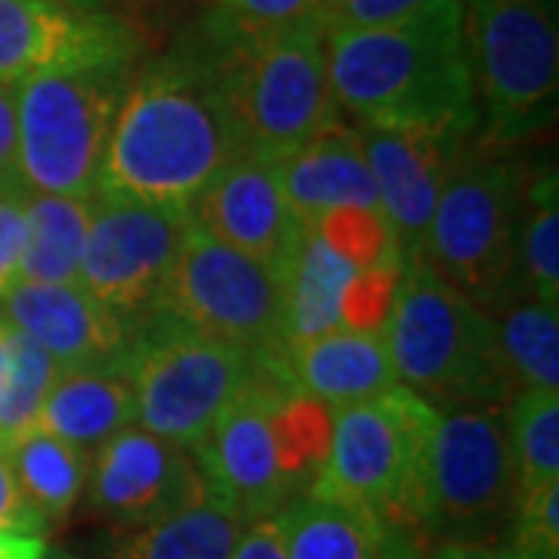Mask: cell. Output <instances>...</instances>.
<instances>
[{
  "label": "cell",
  "instance_id": "6da1fadb",
  "mask_svg": "<svg viewBox=\"0 0 559 559\" xmlns=\"http://www.w3.org/2000/svg\"><path fill=\"white\" fill-rule=\"evenodd\" d=\"M326 75L355 124L476 140L479 100L463 38V0H432L414 16L326 32Z\"/></svg>",
  "mask_w": 559,
  "mask_h": 559
},
{
  "label": "cell",
  "instance_id": "7a4b0ae2",
  "mask_svg": "<svg viewBox=\"0 0 559 559\" xmlns=\"http://www.w3.org/2000/svg\"><path fill=\"white\" fill-rule=\"evenodd\" d=\"M242 143L209 50L131 75L100 168V190L190 209Z\"/></svg>",
  "mask_w": 559,
  "mask_h": 559
},
{
  "label": "cell",
  "instance_id": "3957f363",
  "mask_svg": "<svg viewBox=\"0 0 559 559\" xmlns=\"http://www.w3.org/2000/svg\"><path fill=\"white\" fill-rule=\"evenodd\" d=\"M205 50L246 159L274 165L342 119L326 75L323 20L249 28L221 16Z\"/></svg>",
  "mask_w": 559,
  "mask_h": 559
},
{
  "label": "cell",
  "instance_id": "277c9868",
  "mask_svg": "<svg viewBox=\"0 0 559 559\" xmlns=\"http://www.w3.org/2000/svg\"><path fill=\"white\" fill-rule=\"evenodd\" d=\"M382 342L399 385L448 411H503L513 385L500 360L491 314L423 261H404Z\"/></svg>",
  "mask_w": 559,
  "mask_h": 559
},
{
  "label": "cell",
  "instance_id": "5b68a950",
  "mask_svg": "<svg viewBox=\"0 0 559 559\" xmlns=\"http://www.w3.org/2000/svg\"><path fill=\"white\" fill-rule=\"evenodd\" d=\"M481 146H516L557 119L559 0H463Z\"/></svg>",
  "mask_w": 559,
  "mask_h": 559
},
{
  "label": "cell",
  "instance_id": "8992f818",
  "mask_svg": "<svg viewBox=\"0 0 559 559\" xmlns=\"http://www.w3.org/2000/svg\"><path fill=\"white\" fill-rule=\"evenodd\" d=\"M131 84V62L40 72L16 84L20 178L28 193L97 197L112 124Z\"/></svg>",
  "mask_w": 559,
  "mask_h": 559
},
{
  "label": "cell",
  "instance_id": "52a82bcc",
  "mask_svg": "<svg viewBox=\"0 0 559 559\" xmlns=\"http://www.w3.org/2000/svg\"><path fill=\"white\" fill-rule=\"evenodd\" d=\"M264 358L274 355L209 340L153 311V320L131 333L121 360L134 385L138 426L193 451L224 411L246 395Z\"/></svg>",
  "mask_w": 559,
  "mask_h": 559
},
{
  "label": "cell",
  "instance_id": "ba28073f",
  "mask_svg": "<svg viewBox=\"0 0 559 559\" xmlns=\"http://www.w3.org/2000/svg\"><path fill=\"white\" fill-rule=\"evenodd\" d=\"M436 419L439 411L404 385L333 411L330 454L308 495L373 513L426 547L417 522V476Z\"/></svg>",
  "mask_w": 559,
  "mask_h": 559
},
{
  "label": "cell",
  "instance_id": "9c48e42d",
  "mask_svg": "<svg viewBox=\"0 0 559 559\" xmlns=\"http://www.w3.org/2000/svg\"><path fill=\"white\" fill-rule=\"evenodd\" d=\"M516 503L520 476L503 411L439 414L417 476V522L426 547L441 540L503 544Z\"/></svg>",
  "mask_w": 559,
  "mask_h": 559
},
{
  "label": "cell",
  "instance_id": "30bf717a",
  "mask_svg": "<svg viewBox=\"0 0 559 559\" xmlns=\"http://www.w3.org/2000/svg\"><path fill=\"white\" fill-rule=\"evenodd\" d=\"M520 165L466 150L441 187L417 261L485 311L516 280L522 215Z\"/></svg>",
  "mask_w": 559,
  "mask_h": 559
},
{
  "label": "cell",
  "instance_id": "8fae6325",
  "mask_svg": "<svg viewBox=\"0 0 559 559\" xmlns=\"http://www.w3.org/2000/svg\"><path fill=\"white\" fill-rule=\"evenodd\" d=\"M153 311L209 340L230 342L255 355L286 352L283 280L197 227H190L180 242Z\"/></svg>",
  "mask_w": 559,
  "mask_h": 559
},
{
  "label": "cell",
  "instance_id": "7c38bea8",
  "mask_svg": "<svg viewBox=\"0 0 559 559\" xmlns=\"http://www.w3.org/2000/svg\"><path fill=\"white\" fill-rule=\"evenodd\" d=\"M190 227L187 209L100 190L81 252L79 286L121 318L153 311Z\"/></svg>",
  "mask_w": 559,
  "mask_h": 559
},
{
  "label": "cell",
  "instance_id": "4fadbf2b",
  "mask_svg": "<svg viewBox=\"0 0 559 559\" xmlns=\"http://www.w3.org/2000/svg\"><path fill=\"white\" fill-rule=\"evenodd\" d=\"M296 385L286 373L283 355L264 358L255 382L234 407L212 426V432L193 448L205 485L218 495L246 525L274 520L296 495L283 479L277 448L271 436L274 401Z\"/></svg>",
  "mask_w": 559,
  "mask_h": 559
},
{
  "label": "cell",
  "instance_id": "5bb4252c",
  "mask_svg": "<svg viewBox=\"0 0 559 559\" xmlns=\"http://www.w3.org/2000/svg\"><path fill=\"white\" fill-rule=\"evenodd\" d=\"M140 40L119 13L75 10L60 0H0V84L16 87L40 72L134 62Z\"/></svg>",
  "mask_w": 559,
  "mask_h": 559
},
{
  "label": "cell",
  "instance_id": "9a60e30c",
  "mask_svg": "<svg viewBox=\"0 0 559 559\" xmlns=\"http://www.w3.org/2000/svg\"><path fill=\"white\" fill-rule=\"evenodd\" d=\"M187 212L197 230L255 259L280 280H286L311 234V224L283 197L274 165L246 156L230 162Z\"/></svg>",
  "mask_w": 559,
  "mask_h": 559
},
{
  "label": "cell",
  "instance_id": "2e32d148",
  "mask_svg": "<svg viewBox=\"0 0 559 559\" xmlns=\"http://www.w3.org/2000/svg\"><path fill=\"white\" fill-rule=\"evenodd\" d=\"M202 488L205 479L193 451L131 426L91 460L84 491L97 516L116 528H138L178 510Z\"/></svg>",
  "mask_w": 559,
  "mask_h": 559
},
{
  "label": "cell",
  "instance_id": "e0dca14e",
  "mask_svg": "<svg viewBox=\"0 0 559 559\" xmlns=\"http://www.w3.org/2000/svg\"><path fill=\"white\" fill-rule=\"evenodd\" d=\"M355 128L370 178L377 183L382 218L395 237L401 259L414 261L429 230L441 187L469 150V143L404 128Z\"/></svg>",
  "mask_w": 559,
  "mask_h": 559
},
{
  "label": "cell",
  "instance_id": "ac0fdd59",
  "mask_svg": "<svg viewBox=\"0 0 559 559\" xmlns=\"http://www.w3.org/2000/svg\"><path fill=\"white\" fill-rule=\"evenodd\" d=\"M0 320L35 340L60 370L121 367L131 330L79 283H25L0 296Z\"/></svg>",
  "mask_w": 559,
  "mask_h": 559
},
{
  "label": "cell",
  "instance_id": "d6986e66",
  "mask_svg": "<svg viewBox=\"0 0 559 559\" xmlns=\"http://www.w3.org/2000/svg\"><path fill=\"white\" fill-rule=\"evenodd\" d=\"M274 175L286 202L308 224H314L323 212L345 205L380 209L358 128L342 119L326 124L286 159L274 162Z\"/></svg>",
  "mask_w": 559,
  "mask_h": 559
},
{
  "label": "cell",
  "instance_id": "ffe728a7",
  "mask_svg": "<svg viewBox=\"0 0 559 559\" xmlns=\"http://www.w3.org/2000/svg\"><path fill=\"white\" fill-rule=\"evenodd\" d=\"M286 559H423L411 535L340 500L301 495L277 513Z\"/></svg>",
  "mask_w": 559,
  "mask_h": 559
},
{
  "label": "cell",
  "instance_id": "44dd1931",
  "mask_svg": "<svg viewBox=\"0 0 559 559\" xmlns=\"http://www.w3.org/2000/svg\"><path fill=\"white\" fill-rule=\"evenodd\" d=\"M283 364L299 392L330 404L333 411L377 399L399 385L380 333L336 330L286 348Z\"/></svg>",
  "mask_w": 559,
  "mask_h": 559
},
{
  "label": "cell",
  "instance_id": "7402d4cb",
  "mask_svg": "<svg viewBox=\"0 0 559 559\" xmlns=\"http://www.w3.org/2000/svg\"><path fill=\"white\" fill-rule=\"evenodd\" d=\"M131 426H138V399L121 367L62 370L40 404L38 429L87 454Z\"/></svg>",
  "mask_w": 559,
  "mask_h": 559
},
{
  "label": "cell",
  "instance_id": "603a6c76",
  "mask_svg": "<svg viewBox=\"0 0 559 559\" xmlns=\"http://www.w3.org/2000/svg\"><path fill=\"white\" fill-rule=\"evenodd\" d=\"M246 522L205 485L162 520L116 528L109 559H234Z\"/></svg>",
  "mask_w": 559,
  "mask_h": 559
},
{
  "label": "cell",
  "instance_id": "cb8c5ba5",
  "mask_svg": "<svg viewBox=\"0 0 559 559\" xmlns=\"http://www.w3.org/2000/svg\"><path fill=\"white\" fill-rule=\"evenodd\" d=\"M513 399L528 389L559 392V308L516 286L488 308Z\"/></svg>",
  "mask_w": 559,
  "mask_h": 559
},
{
  "label": "cell",
  "instance_id": "d4e9b609",
  "mask_svg": "<svg viewBox=\"0 0 559 559\" xmlns=\"http://www.w3.org/2000/svg\"><path fill=\"white\" fill-rule=\"evenodd\" d=\"M355 274H358V267L352 261L342 259L340 252L330 242L320 240L314 230L308 234L299 259L283 280L286 348L345 330L342 326V299H345V289Z\"/></svg>",
  "mask_w": 559,
  "mask_h": 559
},
{
  "label": "cell",
  "instance_id": "484cf974",
  "mask_svg": "<svg viewBox=\"0 0 559 559\" xmlns=\"http://www.w3.org/2000/svg\"><path fill=\"white\" fill-rule=\"evenodd\" d=\"M94 215V197L32 193L25 212V249L20 280L25 283H79V264Z\"/></svg>",
  "mask_w": 559,
  "mask_h": 559
},
{
  "label": "cell",
  "instance_id": "4316f807",
  "mask_svg": "<svg viewBox=\"0 0 559 559\" xmlns=\"http://www.w3.org/2000/svg\"><path fill=\"white\" fill-rule=\"evenodd\" d=\"M7 454L13 476L20 481V491L47 525L75 510L91 479L87 451L35 426L32 432L13 441Z\"/></svg>",
  "mask_w": 559,
  "mask_h": 559
},
{
  "label": "cell",
  "instance_id": "83f0119b",
  "mask_svg": "<svg viewBox=\"0 0 559 559\" xmlns=\"http://www.w3.org/2000/svg\"><path fill=\"white\" fill-rule=\"evenodd\" d=\"M516 280L525 293L559 308V175L554 165L522 180Z\"/></svg>",
  "mask_w": 559,
  "mask_h": 559
},
{
  "label": "cell",
  "instance_id": "f1b7e54d",
  "mask_svg": "<svg viewBox=\"0 0 559 559\" xmlns=\"http://www.w3.org/2000/svg\"><path fill=\"white\" fill-rule=\"evenodd\" d=\"M271 436L277 463L289 491L301 498L330 454L333 441V407L305 395L299 389L286 392L271 407Z\"/></svg>",
  "mask_w": 559,
  "mask_h": 559
},
{
  "label": "cell",
  "instance_id": "f546056e",
  "mask_svg": "<svg viewBox=\"0 0 559 559\" xmlns=\"http://www.w3.org/2000/svg\"><path fill=\"white\" fill-rule=\"evenodd\" d=\"M62 370L38 342L20 330H7L0 364V448L7 451L38 426L40 404Z\"/></svg>",
  "mask_w": 559,
  "mask_h": 559
},
{
  "label": "cell",
  "instance_id": "4dcf8cb0",
  "mask_svg": "<svg viewBox=\"0 0 559 559\" xmlns=\"http://www.w3.org/2000/svg\"><path fill=\"white\" fill-rule=\"evenodd\" d=\"M520 495L559 481V392L528 389L503 411Z\"/></svg>",
  "mask_w": 559,
  "mask_h": 559
},
{
  "label": "cell",
  "instance_id": "1f68e13d",
  "mask_svg": "<svg viewBox=\"0 0 559 559\" xmlns=\"http://www.w3.org/2000/svg\"><path fill=\"white\" fill-rule=\"evenodd\" d=\"M311 230L323 242H330L342 259L352 261L358 271L382 261H404L380 209H364V205L330 209L311 224Z\"/></svg>",
  "mask_w": 559,
  "mask_h": 559
},
{
  "label": "cell",
  "instance_id": "d6a6232c",
  "mask_svg": "<svg viewBox=\"0 0 559 559\" xmlns=\"http://www.w3.org/2000/svg\"><path fill=\"white\" fill-rule=\"evenodd\" d=\"M500 547L510 559H559V481L520 495Z\"/></svg>",
  "mask_w": 559,
  "mask_h": 559
},
{
  "label": "cell",
  "instance_id": "836d02e7",
  "mask_svg": "<svg viewBox=\"0 0 559 559\" xmlns=\"http://www.w3.org/2000/svg\"><path fill=\"white\" fill-rule=\"evenodd\" d=\"M404 261H382L358 271L342 299V326L355 333H382L399 293Z\"/></svg>",
  "mask_w": 559,
  "mask_h": 559
},
{
  "label": "cell",
  "instance_id": "e575fe53",
  "mask_svg": "<svg viewBox=\"0 0 559 559\" xmlns=\"http://www.w3.org/2000/svg\"><path fill=\"white\" fill-rule=\"evenodd\" d=\"M221 16L249 28H277L296 22L323 20L330 0H215Z\"/></svg>",
  "mask_w": 559,
  "mask_h": 559
},
{
  "label": "cell",
  "instance_id": "d590c367",
  "mask_svg": "<svg viewBox=\"0 0 559 559\" xmlns=\"http://www.w3.org/2000/svg\"><path fill=\"white\" fill-rule=\"evenodd\" d=\"M28 197L25 187H0V296L20 283Z\"/></svg>",
  "mask_w": 559,
  "mask_h": 559
},
{
  "label": "cell",
  "instance_id": "8d00e7d4",
  "mask_svg": "<svg viewBox=\"0 0 559 559\" xmlns=\"http://www.w3.org/2000/svg\"><path fill=\"white\" fill-rule=\"evenodd\" d=\"M432 0H330L323 13V28L340 32V28H373L414 16L426 10Z\"/></svg>",
  "mask_w": 559,
  "mask_h": 559
},
{
  "label": "cell",
  "instance_id": "74e56055",
  "mask_svg": "<svg viewBox=\"0 0 559 559\" xmlns=\"http://www.w3.org/2000/svg\"><path fill=\"white\" fill-rule=\"evenodd\" d=\"M47 522L35 513V507L20 491V481L13 476L10 454L0 448V532H22V535H40Z\"/></svg>",
  "mask_w": 559,
  "mask_h": 559
},
{
  "label": "cell",
  "instance_id": "f35d334b",
  "mask_svg": "<svg viewBox=\"0 0 559 559\" xmlns=\"http://www.w3.org/2000/svg\"><path fill=\"white\" fill-rule=\"evenodd\" d=\"M0 187H25L20 178L16 91L0 84Z\"/></svg>",
  "mask_w": 559,
  "mask_h": 559
},
{
  "label": "cell",
  "instance_id": "ab89813d",
  "mask_svg": "<svg viewBox=\"0 0 559 559\" xmlns=\"http://www.w3.org/2000/svg\"><path fill=\"white\" fill-rule=\"evenodd\" d=\"M234 559H286L277 516L246 525L240 544L234 550Z\"/></svg>",
  "mask_w": 559,
  "mask_h": 559
},
{
  "label": "cell",
  "instance_id": "60d3db41",
  "mask_svg": "<svg viewBox=\"0 0 559 559\" xmlns=\"http://www.w3.org/2000/svg\"><path fill=\"white\" fill-rule=\"evenodd\" d=\"M423 559H510V554L500 544H454V540H441V544H432Z\"/></svg>",
  "mask_w": 559,
  "mask_h": 559
},
{
  "label": "cell",
  "instance_id": "b9f144b4",
  "mask_svg": "<svg viewBox=\"0 0 559 559\" xmlns=\"http://www.w3.org/2000/svg\"><path fill=\"white\" fill-rule=\"evenodd\" d=\"M47 544L40 535L22 532H0V559H40Z\"/></svg>",
  "mask_w": 559,
  "mask_h": 559
},
{
  "label": "cell",
  "instance_id": "7bdbcfd3",
  "mask_svg": "<svg viewBox=\"0 0 559 559\" xmlns=\"http://www.w3.org/2000/svg\"><path fill=\"white\" fill-rule=\"evenodd\" d=\"M60 3H69L75 10H91V13H112V0H60Z\"/></svg>",
  "mask_w": 559,
  "mask_h": 559
},
{
  "label": "cell",
  "instance_id": "ee69618b",
  "mask_svg": "<svg viewBox=\"0 0 559 559\" xmlns=\"http://www.w3.org/2000/svg\"><path fill=\"white\" fill-rule=\"evenodd\" d=\"M40 559H79V557H72V554H62V550H44V554H40Z\"/></svg>",
  "mask_w": 559,
  "mask_h": 559
},
{
  "label": "cell",
  "instance_id": "f6af8a7d",
  "mask_svg": "<svg viewBox=\"0 0 559 559\" xmlns=\"http://www.w3.org/2000/svg\"><path fill=\"white\" fill-rule=\"evenodd\" d=\"M7 330H10V326H7V323L0 320V364H3V345H7Z\"/></svg>",
  "mask_w": 559,
  "mask_h": 559
}]
</instances>
